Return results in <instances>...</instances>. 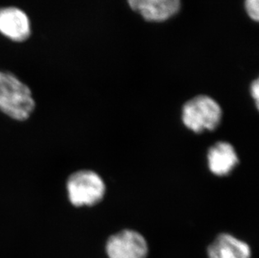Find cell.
I'll list each match as a JSON object with an SVG mask.
<instances>
[{
	"instance_id": "9c48e42d",
	"label": "cell",
	"mask_w": 259,
	"mask_h": 258,
	"mask_svg": "<svg viewBox=\"0 0 259 258\" xmlns=\"http://www.w3.org/2000/svg\"><path fill=\"white\" fill-rule=\"evenodd\" d=\"M246 10L252 20L257 21L259 19L258 0H246Z\"/></svg>"
},
{
	"instance_id": "7a4b0ae2",
	"label": "cell",
	"mask_w": 259,
	"mask_h": 258,
	"mask_svg": "<svg viewBox=\"0 0 259 258\" xmlns=\"http://www.w3.org/2000/svg\"><path fill=\"white\" fill-rule=\"evenodd\" d=\"M66 194L73 206L91 207L103 200L105 183L95 171L81 169L71 174L66 182Z\"/></svg>"
},
{
	"instance_id": "6da1fadb",
	"label": "cell",
	"mask_w": 259,
	"mask_h": 258,
	"mask_svg": "<svg viewBox=\"0 0 259 258\" xmlns=\"http://www.w3.org/2000/svg\"><path fill=\"white\" fill-rule=\"evenodd\" d=\"M36 102L29 85L10 71H0V112L16 122L34 114Z\"/></svg>"
},
{
	"instance_id": "8992f818",
	"label": "cell",
	"mask_w": 259,
	"mask_h": 258,
	"mask_svg": "<svg viewBox=\"0 0 259 258\" xmlns=\"http://www.w3.org/2000/svg\"><path fill=\"white\" fill-rule=\"evenodd\" d=\"M238 163V155L230 143L218 142L208 149V168L215 176L223 177L230 175Z\"/></svg>"
},
{
	"instance_id": "5b68a950",
	"label": "cell",
	"mask_w": 259,
	"mask_h": 258,
	"mask_svg": "<svg viewBox=\"0 0 259 258\" xmlns=\"http://www.w3.org/2000/svg\"><path fill=\"white\" fill-rule=\"evenodd\" d=\"M0 34L16 43L27 40L31 35V23L27 14L17 7L1 8Z\"/></svg>"
},
{
	"instance_id": "ba28073f",
	"label": "cell",
	"mask_w": 259,
	"mask_h": 258,
	"mask_svg": "<svg viewBox=\"0 0 259 258\" xmlns=\"http://www.w3.org/2000/svg\"><path fill=\"white\" fill-rule=\"evenodd\" d=\"M130 7L149 21H164L178 12L180 0H127Z\"/></svg>"
},
{
	"instance_id": "277c9868",
	"label": "cell",
	"mask_w": 259,
	"mask_h": 258,
	"mask_svg": "<svg viewBox=\"0 0 259 258\" xmlns=\"http://www.w3.org/2000/svg\"><path fill=\"white\" fill-rule=\"evenodd\" d=\"M105 250L108 258H147L149 245L142 234L125 229L108 239Z\"/></svg>"
},
{
	"instance_id": "30bf717a",
	"label": "cell",
	"mask_w": 259,
	"mask_h": 258,
	"mask_svg": "<svg viewBox=\"0 0 259 258\" xmlns=\"http://www.w3.org/2000/svg\"><path fill=\"white\" fill-rule=\"evenodd\" d=\"M251 93H252V97L255 100V104L258 107V98H259V82L258 80H255L252 83L251 85Z\"/></svg>"
},
{
	"instance_id": "3957f363",
	"label": "cell",
	"mask_w": 259,
	"mask_h": 258,
	"mask_svg": "<svg viewBox=\"0 0 259 258\" xmlns=\"http://www.w3.org/2000/svg\"><path fill=\"white\" fill-rule=\"evenodd\" d=\"M181 118L187 128L201 134L218 128L223 118V110L213 98L196 96L184 104Z\"/></svg>"
},
{
	"instance_id": "52a82bcc",
	"label": "cell",
	"mask_w": 259,
	"mask_h": 258,
	"mask_svg": "<svg viewBox=\"0 0 259 258\" xmlns=\"http://www.w3.org/2000/svg\"><path fill=\"white\" fill-rule=\"evenodd\" d=\"M208 258H251L252 251L246 241L231 234L221 233L207 247Z\"/></svg>"
}]
</instances>
